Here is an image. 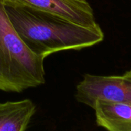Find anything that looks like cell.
Here are the masks:
<instances>
[{"label": "cell", "instance_id": "cell-3", "mask_svg": "<svg viewBox=\"0 0 131 131\" xmlns=\"http://www.w3.org/2000/svg\"><path fill=\"white\" fill-rule=\"evenodd\" d=\"M75 97L91 107L97 100L131 105V69L119 76L85 74L77 86Z\"/></svg>", "mask_w": 131, "mask_h": 131}, {"label": "cell", "instance_id": "cell-2", "mask_svg": "<svg viewBox=\"0 0 131 131\" xmlns=\"http://www.w3.org/2000/svg\"><path fill=\"white\" fill-rule=\"evenodd\" d=\"M45 59L22 41L0 2V90L21 93L44 84Z\"/></svg>", "mask_w": 131, "mask_h": 131}, {"label": "cell", "instance_id": "cell-4", "mask_svg": "<svg viewBox=\"0 0 131 131\" xmlns=\"http://www.w3.org/2000/svg\"><path fill=\"white\" fill-rule=\"evenodd\" d=\"M5 5L21 6L57 15L88 27H97L94 11L87 0H0Z\"/></svg>", "mask_w": 131, "mask_h": 131}, {"label": "cell", "instance_id": "cell-1", "mask_svg": "<svg viewBox=\"0 0 131 131\" xmlns=\"http://www.w3.org/2000/svg\"><path fill=\"white\" fill-rule=\"evenodd\" d=\"M15 31L35 53L46 58L66 50H79L104 39L100 27H88L49 12L5 5Z\"/></svg>", "mask_w": 131, "mask_h": 131}, {"label": "cell", "instance_id": "cell-5", "mask_svg": "<svg viewBox=\"0 0 131 131\" xmlns=\"http://www.w3.org/2000/svg\"><path fill=\"white\" fill-rule=\"evenodd\" d=\"M92 108L99 127L107 131H131V105L97 100Z\"/></svg>", "mask_w": 131, "mask_h": 131}, {"label": "cell", "instance_id": "cell-6", "mask_svg": "<svg viewBox=\"0 0 131 131\" xmlns=\"http://www.w3.org/2000/svg\"><path fill=\"white\" fill-rule=\"evenodd\" d=\"M36 112L28 99L0 103V131H25Z\"/></svg>", "mask_w": 131, "mask_h": 131}]
</instances>
